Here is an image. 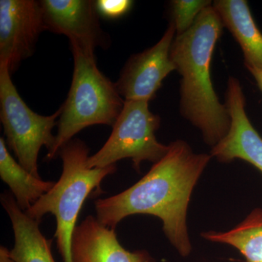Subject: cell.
I'll return each mask as SVG.
<instances>
[{
    "label": "cell",
    "instance_id": "cell-1",
    "mask_svg": "<svg viewBox=\"0 0 262 262\" xmlns=\"http://www.w3.org/2000/svg\"><path fill=\"white\" fill-rule=\"evenodd\" d=\"M212 156L196 154L186 141L169 144L167 154L125 191L94 202L98 222L115 229L129 215H151L163 222L164 233L183 257L192 251L187 225L193 189Z\"/></svg>",
    "mask_w": 262,
    "mask_h": 262
},
{
    "label": "cell",
    "instance_id": "cell-2",
    "mask_svg": "<svg viewBox=\"0 0 262 262\" xmlns=\"http://www.w3.org/2000/svg\"><path fill=\"white\" fill-rule=\"evenodd\" d=\"M224 24L213 5L198 15L187 32L176 35L170 58L182 76L180 112L198 127L205 142L216 145L229 130L231 119L220 102L211 77L212 56Z\"/></svg>",
    "mask_w": 262,
    "mask_h": 262
},
{
    "label": "cell",
    "instance_id": "cell-3",
    "mask_svg": "<svg viewBox=\"0 0 262 262\" xmlns=\"http://www.w3.org/2000/svg\"><path fill=\"white\" fill-rule=\"evenodd\" d=\"M89 148L84 141L71 140L60 151L63 171L51 190L25 212L33 220L40 222L47 213L56 217L57 247L63 262H72V237L84 201L94 191L101 192L104 178L116 172V165L90 168L87 162Z\"/></svg>",
    "mask_w": 262,
    "mask_h": 262
},
{
    "label": "cell",
    "instance_id": "cell-4",
    "mask_svg": "<svg viewBox=\"0 0 262 262\" xmlns=\"http://www.w3.org/2000/svg\"><path fill=\"white\" fill-rule=\"evenodd\" d=\"M71 45L74 59L73 77L68 96L62 104L54 146L48 151L51 160L86 127L96 125L113 126L125 101L113 83L96 65L94 52Z\"/></svg>",
    "mask_w": 262,
    "mask_h": 262
},
{
    "label": "cell",
    "instance_id": "cell-5",
    "mask_svg": "<svg viewBox=\"0 0 262 262\" xmlns=\"http://www.w3.org/2000/svg\"><path fill=\"white\" fill-rule=\"evenodd\" d=\"M61 107L49 116L34 113L24 102L11 80V74L0 66V120L7 143L27 171L41 178L38 170V156L43 146L48 151L54 146L56 136L52 134Z\"/></svg>",
    "mask_w": 262,
    "mask_h": 262
},
{
    "label": "cell",
    "instance_id": "cell-6",
    "mask_svg": "<svg viewBox=\"0 0 262 262\" xmlns=\"http://www.w3.org/2000/svg\"><path fill=\"white\" fill-rule=\"evenodd\" d=\"M160 122V117L150 111L148 101H125L111 135L98 152L89 156L88 167L105 168L130 158L139 172L143 162L159 161L169 149V145L160 143L155 136Z\"/></svg>",
    "mask_w": 262,
    "mask_h": 262
},
{
    "label": "cell",
    "instance_id": "cell-7",
    "mask_svg": "<svg viewBox=\"0 0 262 262\" xmlns=\"http://www.w3.org/2000/svg\"><path fill=\"white\" fill-rule=\"evenodd\" d=\"M47 30L40 1H0V66L12 74L32 56L39 36Z\"/></svg>",
    "mask_w": 262,
    "mask_h": 262
},
{
    "label": "cell",
    "instance_id": "cell-8",
    "mask_svg": "<svg viewBox=\"0 0 262 262\" xmlns=\"http://www.w3.org/2000/svg\"><path fill=\"white\" fill-rule=\"evenodd\" d=\"M176 35L175 26L170 23L159 42L127 60L115 82L117 91L125 101L149 102L155 98L164 79L176 70L170 58Z\"/></svg>",
    "mask_w": 262,
    "mask_h": 262
},
{
    "label": "cell",
    "instance_id": "cell-9",
    "mask_svg": "<svg viewBox=\"0 0 262 262\" xmlns=\"http://www.w3.org/2000/svg\"><path fill=\"white\" fill-rule=\"evenodd\" d=\"M226 106L231 119L227 135L212 147L211 155L221 163L241 159L251 163L262 173V137L246 113V98L237 79L229 77L226 91Z\"/></svg>",
    "mask_w": 262,
    "mask_h": 262
},
{
    "label": "cell",
    "instance_id": "cell-10",
    "mask_svg": "<svg viewBox=\"0 0 262 262\" xmlns=\"http://www.w3.org/2000/svg\"><path fill=\"white\" fill-rule=\"evenodd\" d=\"M47 30L63 34L75 44L94 52L106 44L100 25L96 1L90 0H42Z\"/></svg>",
    "mask_w": 262,
    "mask_h": 262
},
{
    "label": "cell",
    "instance_id": "cell-11",
    "mask_svg": "<svg viewBox=\"0 0 262 262\" xmlns=\"http://www.w3.org/2000/svg\"><path fill=\"white\" fill-rule=\"evenodd\" d=\"M71 251L72 262H155L144 250L131 252L125 249L115 229L101 225L91 215L75 227Z\"/></svg>",
    "mask_w": 262,
    "mask_h": 262
},
{
    "label": "cell",
    "instance_id": "cell-12",
    "mask_svg": "<svg viewBox=\"0 0 262 262\" xmlns=\"http://www.w3.org/2000/svg\"><path fill=\"white\" fill-rule=\"evenodd\" d=\"M1 203L9 215L14 232L15 244L10 255L15 262H56L51 251L52 239L45 237L39 222L20 209L12 193L1 195Z\"/></svg>",
    "mask_w": 262,
    "mask_h": 262
},
{
    "label": "cell",
    "instance_id": "cell-13",
    "mask_svg": "<svg viewBox=\"0 0 262 262\" xmlns=\"http://www.w3.org/2000/svg\"><path fill=\"white\" fill-rule=\"evenodd\" d=\"M216 10L224 27L239 43L246 67L262 70V33L253 20L248 3L245 0H215Z\"/></svg>",
    "mask_w": 262,
    "mask_h": 262
},
{
    "label": "cell",
    "instance_id": "cell-14",
    "mask_svg": "<svg viewBox=\"0 0 262 262\" xmlns=\"http://www.w3.org/2000/svg\"><path fill=\"white\" fill-rule=\"evenodd\" d=\"M0 177L8 184L17 204L22 211L29 210L54 186L33 176L14 160L7 149L4 138H0Z\"/></svg>",
    "mask_w": 262,
    "mask_h": 262
},
{
    "label": "cell",
    "instance_id": "cell-15",
    "mask_svg": "<svg viewBox=\"0 0 262 262\" xmlns=\"http://www.w3.org/2000/svg\"><path fill=\"white\" fill-rule=\"evenodd\" d=\"M201 235L211 242L236 248L247 262H262V208H255L244 221L228 231H208Z\"/></svg>",
    "mask_w": 262,
    "mask_h": 262
},
{
    "label": "cell",
    "instance_id": "cell-16",
    "mask_svg": "<svg viewBox=\"0 0 262 262\" xmlns=\"http://www.w3.org/2000/svg\"><path fill=\"white\" fill-rule=\"evenodd\" d=\"M213 3L210 0H173L170 2L171 22L177 35L187 32L192 27L200 13Z\"/></svg>",
    "mask_w": 262,
    "mask_h": 262
},
{
    "label": "cell",
    "instance_id": "cell-17",
    "mask_svg": "<svg viewBox=\"0 0 262 262\" xmlns=\"http://www.w3.org/2000/svg\"><path fill=\"white\" fill-rule=\"evenodd\" d=\"M130 0H98L96 8L98 14L106 18H120L126 14L132 7Z\"/></svg>",
    "mask_w": 262,
    "mask_h": 262
},
{
    "label": "cell",
    "instance_id": "cell-18",
    "mask_svg": "<svg viewBox=\"0 0 262 262\" xmlns=\"http://www.w3.org/2000/svg\"><path fill=\"white\" fill-rule=\"evenodd\" d=\"M247 70L249 71L250 73L253 76V78L256 80L258 87L261 90L262 92V70L254 67H246Z\"/></svg>",
    "mask_w": 262,
    "mask_h": 262
},
{
    "label": "cell",
    "instance_id": "cell-19",
    "mask_svg": "<svg viewBox=\"0 0 262 262\" xmlns=\"http://www.w3.org/2000/svg\"><path fill=\"white\" fill-rule=\"evenodd\" d=\"M0 262H15L10 255V251L5 246L0 247Z\"/></svg>",
    "mask_w": 262,
    "mask_h": 262
}]
</instances>
